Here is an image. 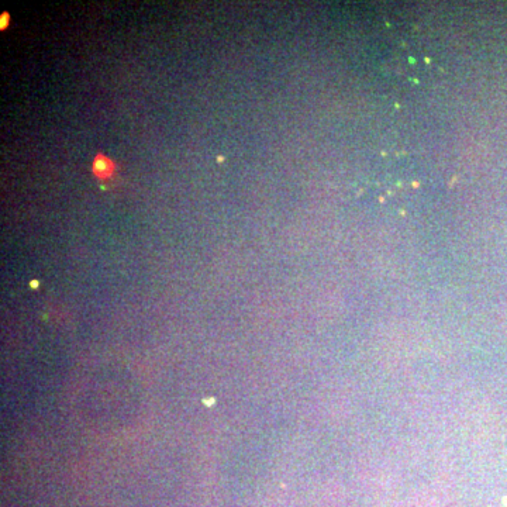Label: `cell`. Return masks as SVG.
<instances>
[{"instance_id": "2", "label": "cell", "mask_w": 507, "mask_h": 507, "mask_svg": "<svg viewBox=\"0 0 507 507\" xmlns=\"http://www.w3.org/2000/svg\"><path fill=\"white\" fill-rule=\"evenodd\" d=\"M9 24V15L7 13H3L1 17H0V29H6Z\"/></svg>"}, {"instance_id": "1", "label": "cell", "mask_w": 507, "mask_h": 507, "mask_svg": "<svg viewBox=\"0 0 507 507\" xmlns=\"http://www.w3.org/2000/svg\"><path fill=\"white\" fill-rule=\"evenodd\" d=\"M93 172L100 179H107L114 172V165L109 158H106L103 155H98L93 162Z\"/></svg>"}]
</instances>
